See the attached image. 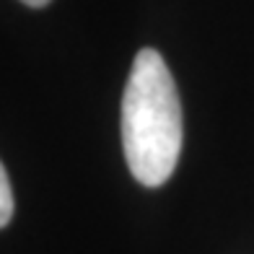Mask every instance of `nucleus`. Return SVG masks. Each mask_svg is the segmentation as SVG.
Returning a JSON list of instances; mask_svg holds the SVG:
<instances>
[{
  "instance_id": "nucleus-1",
  "label": "nucleus",
  "mask_w": 254,
  "mask_h": 254,
  "mask_svg": "<svg viewBox=\"0 0 254 254\" xmlns=\"http://www.w3.org/2000/svg\"><path fill=\"white\" fill-rule=\"evenodd\" d=\"M182 101L164 57L145 47L135 55L122 96V148L132 177L161 187L182 153Z\"/></svg>"
},
{
  "instance_id": "nucleus-2",
  "label": "nucleus",
  "mask_w": 254,
  "mask_h": 254,
  "mask_svg": "<svg viewBox=\"0 0 254 254\" xmlns=\"http://www.w3.org/2000/svg\"><path fill=\"white\" fill-rule=\"evenodd\" d=\"M13 218V192H10V182L3 164H0V228L10 223Z\"/></svg>"
},
{
  "instance_id": "nucleus-3",
  "label": "nucleus",
  "mask_w": 254,
  "mask_h": 254,
  "mask_svg": "<svg viewBox=\"0 0 254 254\" xmlns=\"http://www.w3.org/2000/svg\"><path fill=\"white\" fill-rule=\"evenodd\" d=\"M21 3H26L29 8H44V5H50L52 0H21Z\"/></svg>"
}]
</instances>
